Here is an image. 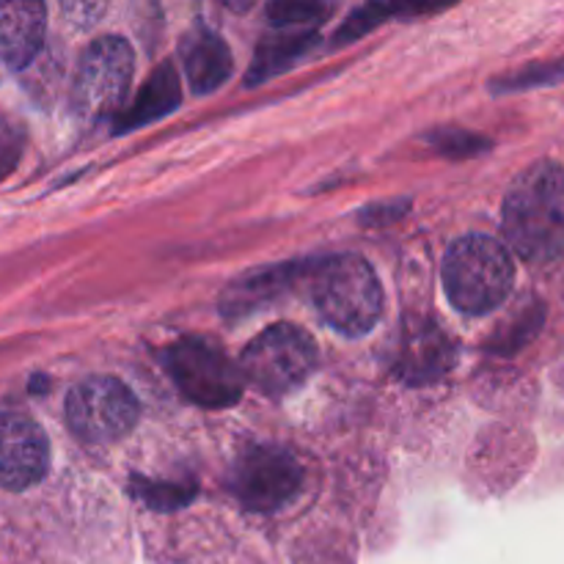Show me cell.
Listing matches in <instances>:
<instances>
[{
    "mask_svg": "<svg viewBox=\"0 0 564 564\" xmlns=\"http://www.w3.org/2000/svg\"><path fill=\"white\" fill-rule=\"evenodd\" d=\"M180 58L182 66H185L187 83H191L193 94H198V97L213 94L215 88L224 86L231 77V69H235L229 44L207 25H193L182 36Z\"/></svg>",
    "mask_w": 564,
    "mask_h": 564,
    "instance_id": "11",
    "label": "cell"
},
{
    "mask_svg": "<svg viewBox=\"0 0 564 564\" xmlns=\"http://www.w3.org/2000/svg\"><path fill=\"white\" fill-rule=\"evenodd\" d=\"M505 237L532 264L564 257V169L551 160L529 165L505 198Z\"/></svg>",
    "mask_w": 564,
    "mask_h": 564,
    "instance_id": "1",
    "label": "cell"
},
{
    "mask_svg": "<svg viewBox=\"0 0 564 564\" xmlns=\"http://www.w3.org/2000/svg\"><path fill=\"white\" fill-rule=\"evenodd\" d=\"M312 42L314 31H281V28H273V33L264 36V42L257 47L253 64L246 75V86H259V83L284 72Z\"/></svg>",
    "mask_w": 564,
    "mask_h": 564,
    "instance_id": "15",
    "label": "cell"
},
{
    "mask_svg": "<svg viewBox=\"0 0 564 564\" xmlns=\"http://www.w3.org/2000/svg\"><path fill=\"white\" fill-rule=\"evenodd\" d=\"M444 290L452 306L463 314H490L510 297L516 284V262L507 246L488 235H466L446 251Z\"/></svg>",
    "mask_w": 564,
    "mask_h": 564,
    "instance_id": "3",
    "label": "cell"
},
{
    "mask_svg": "<svg viewBox=\"0 0 564 564\" xmlns=\"http://www.w3.org/2000/svg\"><path fill=\"white\" fill-rule=\"evenodd\" d=\"M438 143L441 152H449V154H468V152H477L482 147V141L474 135H466V132H452L449 138H433Z\"/></svg>",
    "mask_w": 564,
    "mask_h": 564,
    "instance_id": "21",
    "label": "cell"
},
{
    "mask_svg": "<svg viewBox=\"0 0 564 564\" xmlns=\"http://www.w3.org/2000/svg\"><path fill=\"white\" fill-rule=\"evenodd\" d=\"M141 405L135 394L108 375L83 380L66 397V424L88 444H113L124 438L135 427Z\"/></svg>",
    "mask_w": 564,
    "mask_h": 564,
    "instance_id": "6",
    "label": "cell"
},
{
    "mask_svg": "<svg viewBox=\"0 0 564 564\" xmlns=\"http://www.w3.org/2000/svg\"><path fill=\"white\" fill-rule=\"evenodd\" d=\"M317 369V345L306 330L281 323L259 334L240 358L248 383L268 397H284L306 383Z\"/></svg>",
    "mask_w": 564,
    "mask_h": 564,
    "instance_id": "5",
    "label": "cell"
},
{
    "mask_svg": "<svg viewBox=\"0 0 564 564\" xmlns=\"http://www.w3.org/2000/svg\"><path fill=\"white\" fill-rule=\"evenodd\" d=\"M180 75H176V69L171 64H160L158 69L149 75V80L143 83L138 97L116 116V132L138 130V127L163 119L171 110L180 108Z\"/></svg>",
    "mask_w": 564,
    "mask_h": 564,
    "instance_id": "13",
    "label": "cell"
},
{
    "mask_svg": "<svg viewBox=\"0 0 564 564\" xmlns=\"http://www.w3.org/2000/svg\"><path fill=\"white\" fill-rule=\"evenodd\" d=\"M303 273H306L303 264H284V268H270L235 281L220 297V308L226 317H246V314L284 297L301 281Z\"/></svg>",
    "mask_w": 564,
    "mask_h": 564,
    "instance_id": "12",
    "label": "cell"
},
{
    "mask_svg": "<svg viewBox=\"0 0 564 564\" xmlns=\"http://www.w3.org/2000/svg\"><path fill=\"white\" fill-rule=\"evenodd\" d=\"M47 36L44 0H0V83L28 69Z\"/></svg>",
    "mask_w": 564,
    "mask_h": 564,
    "instance_id": "10",
    "label": "cell"
},
{
    "mask_svg": "<svg viewBox=\"0 0 564 564\" xmlns=\"http://www.w3.org/2000/svg\"><path fill=\"white\" fill-rule=\"evenodd\" d=\"M169 372L182 394L202 408H231L242 400L240 367L209 341H176L169 350Z\"/></svg>",
    "mask_w": 564,
    "mask_h": 564,
    "instance_id": "7",
    "label": "cell"
},
{
    "mask_svg": "<svg viewBox=\"0 0 564 564\" xmlns=\"http://www.w3.org/2000/svg\"><path fill=\"white\" fill-rule=\"evenodd\" d=\"M303 488V468L290 452L279 446H253L237 460L231 490L251 512H279L297 499Z\"/></svg>",
    "mask_w": 564,
    "mask_h": 564,
    "instance_id": "8",
    "label": "cell"
},
{
    "mask_svg": "<svg viewBox=\"0 0 564 564\" xmlns=\"http://www.w3.org/2000/svg\"><path fill=\"white\" fill-rule=\"evenodd\" d=\"M323 14V0H268L270 25L281 31H314Z\"/></svg>",
    "mask_w": 564,
    "mask_h": 564,
    "instance_id": "16",
    "label": "cell"
},
{
    "mask_svg": "<svg viewBox=\"0 0 564 564\" xmlns=\"http://www.w3.org/2000/svg\"><path fill=\"white\" fill-rule=\"evenodd\" d=\"M457 0H383L389 17H424L455 6Z\"/></svg>",
    "mask_w": 564,
    "mask_h": 564,
    "instance_id": "19",
    "label": "cell"
},
{
    "mask_svg": "<svg viewBox=\"0 0 564 564\" xmlns=\"http://www.w3.org/2000/svg\"><path fill=\"white\" fill-rule=\"evenodd\" d=\"M135 55L127 39L105 36L86 47L72 80V110L83 121L119 116L130 94Z\"/></svg>",
    "mask_w": 564,
    "mask_h": 564,
    "instance_id": "4",
    "label": "cell"
},
{
    "mask_svg": "<svg viewBox=\"0 0 564 564\" xmlns=\"http://www.w3.org/2000/svg\"><path fill=\"white\" fill-rule=\"evenodd\" d=\"M220 3H224L229 11H237V14H246V11H251L253 6L259 3V0H220Z\"/></svg>",
    "mask_w": 564,
    "mask_h": 564,
    "instance_id": "22",
    "label": "cell"
},
{
    "mask_svg": "<svg viewBox=\"0 0 564 564\" xmlns=\"http://www.w3.org/2000/svg\"><path fill=\"white\" fill-rule=\"evenodd\" d=\"M564 75V69L560 66H540L538 72H527V75H516V77H507V80H499V88H505V91H510V88H523V86H540L538 80H560Z\"/></svg>",
    "mask_w": 564,
    "mask_h": 564,
    "instance_id": "20",
    "label": "cell"
},
{
    "mask_svg": "<svg viewBox=\"0 0 564 564\" xmlns=\"http://www.w3.org/2000/svg\"><path fill=\"white\" fill-rule=\"evenodd\" d=\"M452 364V345L438 328H413L402 345L397 369L408 383H430Z\"/></svg>",
    "mask_w": 564,
    "mask_h": 564,
    "instance_id": "14",
    "label": "cell"
},
{
    "mask_svg": "<svg viewBox=\"0 0 564 564\" xmlns=\"http://www.w3.org/2000/svg\"><path fill=\"white\" fill-rule=\"evenodd\" d=\"M383 20H389V11H386L383 0H372V3L361 6V9H358L356 14H352L350 20L339 28V33H336V42H356V39H361L364 33L372 31V28H378Z\"/></svg>",
    "mask_w": 564,
    "mask_h": 564,
    "instance_id": "17",
    "label": "cell"
},
{
    "mask_svg": "<svg viewBox=\"0 0 564 564\" xmlns=\"http://www.w3.org/2000/svg\"><path fill=\"white\" fill-rule=\"evenodd\" d=\"M110 0H61L64 17L75 28H94L108 11Z\"/></svg>",
    "mask_w": 564,
    "mask_h": 564,
    "instance_id": "18",
    "label": "cell"
},
{
    "mask_svg": "<svg viewBox=\"0 0 564 564\" xmlns=\"http://www.w3.org/2000/svg\"><path fill=\"white\" fill-rule=\"evenodd\" d=\"M47 468L50 444L44 430L22 413H0V488H33Z\"/></svg>",
    "mask_w": 564,
    "mask_h": 564,
    "instance_id": "9",
    "label": "cell"
},
{
    "mask_svg": "<svg viewBox=\"0 0 564 564\" xmlns=\"http://www.w3.org/2000/svg\"><path fill=\"white\" fill-rule=\"evenodd\" d=\"M308 290L325 323L345 336H364L383 314V286L361 257L341 253L308 264Z\"/></svg>",
    "mask_w": 564,
    "mask_h": 564,
    "instance_id": "2",
    "label": "cell"
}]
</instances>
